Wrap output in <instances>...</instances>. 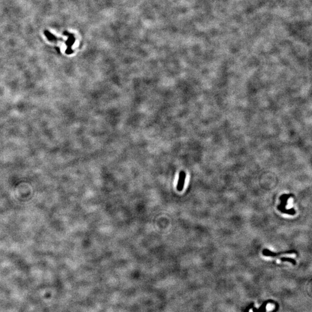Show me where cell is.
<instances>
[{
  "label": "cell",
  "instance_id": "1",
  "mask_svg": "<svg viewBox=\"0 0 312 312\" xmlns=\"http://www.w3.org/2000/svg\"><path fill=\"white\" fill-rule=\"evenodd\" d=\"M293 195L291 194H284L280 197L281 204L279 205H278L277 209L282 213L290 214V215H294L296 213V212L294 208H291L290 209H287L285 208L286 206L287 205V201H288L289 199Z\"/></svg>",
  "mask_w": 312,
  "mask_h": 312
},
{
  "label": "cell",
  "instance_id": "2",
  "mask_svg": "<svg viewBox=\"0 0 312 312\" xmlns=\"http://www.w3.org/2000/svg\"><path fill=\"white\" fill-rule=\"evenodd\" d=\"M297 253V251L294 250H291L287 251L280 252V253H274L272 251H270L269 249H267V248L264 249L263 251V254L264 256L272 257H275L282 255V254H292V253Z\"/></svg>",
  "mask_w": 312,
  "mask_h": 312
},
{
  "label": "cell",
  "instance_id": "3",
  "mask_svg": "<svg viewBox=\"0 0 312 312\" xmlns=\"http://www.w3.org/2000/svg\"><path fill=\"white\" fill-rule=\"evenodd\" d=\"M186 177V173H185V172L183 170L181 171L179 173V179H178L177 186H176L177 191L182 192L183 190V189L184 188V186H185Z\"/></svg>",
  "mask_w": 312,
  "mask_h": 312
},
{
  "label": "cell",
  "instance_id": "4",
  "mask_svg": "<svg viewBox=\"0 0 312 312\" xmlns=\"http://www.w3.org/2000/svg\"><path fill=\"white\" fill-rule=\"evenodd\" d=\"M279 260L283 262H290L292 263L293 265H296V261L291 258H288V257H281L279 258Z\"/></svg>",
  "mask_w": 312,
  "mask_h": 312
}]
</instances>
